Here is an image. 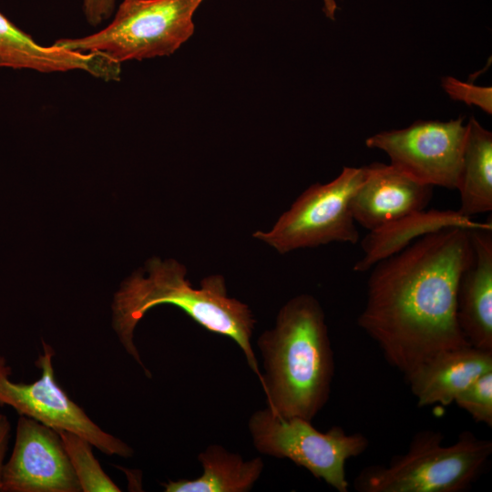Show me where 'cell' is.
<instances>
[{
	"label": "cell",
	"mask_w": 492,
	"mask_h": 492,
	"mask_svg": "<svg viewBox=\"0 0 492 492\" xmlns=\"http://www.w3.org/2000/svg\"><path fill=\"white\" fill-rule=\"evenodd\" d=\"M470 231L429 233L370 269L357 323L405 377L438 353L469 344L456 319V292L474 256Z\"/></svg>",
	"instance_id": "cell-1"
},
{
	"label": "cell",
	"mask_w": 492,
	"mask_h": 492,
	"mask_svg": "<svg viewBox=\"0 0 492 492\" xmlns=\"http://www.w3.org/2000/svg\"><path fill=\"white\" fill-rule=\"evenodd\" d=\"M267 407L282 417L312 421L329 399L333 352L319 301L299 294L280 309L274 326L257 340Z\"/></svg>",
	"instance_id": "cell-2"
},
{
	"label": "cell",
	"mask_w": 492,
	"mask_h": 492,
	"mask_svg": "<svg viewBox=\"0 0 492 492\" xmlns=\"http://www.w3.org/2000/svg\"><path fill=\"white\" fill-rule=\"evenodd\" d=\"M145 272L146 276L139 272L133 273L115 293L112 324L125 350L148 376L150 373L133 341L134 330L149 309L171 304L208 331L232 339L261 382V373L251 343L256 320L247 304L228 296L222 275L205 277L196 289L186 280L184 265L157 257L148 261Z\"/></svg>",
	"instance_id": "cell-3"
},
{
	"label": "cell",
	"mask_w": 492,
	"mask_h": 492,
	"mask_svg": "<svg viewBox=\"0 0 492 492\" xmlns=\"http://www.w3.org/2000/svg\"><path fill=\"white\" fill-rule=\"evenodd\" d=\"M441 432L418 431L407 450L386 465L364 467L355 477L359 492H463L481 474L492 455V442L470 431L443 445Z\"/></svg>",
	"instance_id": "cell-4"
},
{
	"label": "cell",
	"mask_w": 492,
	"mask_h": 492,
	"mask_svg": "<svg viewBox=\"0 0 492 492\" xmlns=\"http://www.w3.org/2000/svg\"><path fill=\"white\" fill-rule=\"evenodd\" d=\"M204 0H124L112 22L98 32L53 45L97 52L117 63L172 55L194 33L193 15Z\"/></svg>",
	"instance_id": "cell-5"
},
{
	"label": "cell",
	"mask_w": 492,
	"mask_h": 492,
	"mask_svg": "<svg viewBox=\"0 0 492 492\" xmlns=\"http://www.w3.org/2000/svg\"><path fill=\"white\" fill-rule=\"evenodd\" d=\"M248 428L260 453L291 460L338 492L349 488L346 461L363 454L369 446L361 433L346 434L340 426L321 432L312 421L282 417L268 407L251 415Z\"/></svg>",
	"instance_id": "cell-6"
},
{
	"label": "cell",
	"mask_w": 492,
	"mask_h": 492,
	"mask_svg": "<svg viewBox=\"0 0 492 492\" xmlns=\"http://www.w3.org/2000/svg\"><path fill=\"white\" fill-rule=\"evenodd\" d=\"M364 177L363 167H344L332 181L307 188L269 231L252 237L281 254L331 242L355 244L360 235L351 201Z\"/></svg>",
	"instance_id": "cell-7"
},
{
	"label": "cell",
	"mask_w": 492,
	"mask_h": 492,
	"mask_svg": "<svg viewBox=\"0 0 492 492\" xmlns=\"http://www.w3.org/2000/svg\"><path fill=\"white\" fill-rule=\"evenodd\" d=\"M42 344L44 353L35 363L41 370V377L30 384L12 381L11 368L5 358L0 356V405H9L19 415L33 418L56 431L76 433L106 455L132 456L134 451L127 443L96 425L60 387L52 364L55 351L46 343Z\"/></svg>",
	"instance_id": "cell-8"
},
{
	"label": "cell",
	"mask_w": 492,
	"mask_h": 492,
	"mask_svg": "<svg viewBox=\"0 0 492 492\" xmlns=\"http://www.w3.org/2000/svg\"><path fill=\"white\" fill-rule=\"evenodd\" d=\"M466 134L462 117L446 122L418 120L376 133L365 145L386 153L391 165L423 184L456 190Z\"/></svg>",
	"instance_id": "cell-9"
},
{
	"label": "cell",
	"mask_w": 492,
	"mask_h": 492,
	"mask_svg": "<svg viewBox=\"0 0 492 492\" xmlns=\"http://www.w3.org/2000/svg\"><path fill=\"white\" fill-rule=\"evenodd\" d=\"M1 491H82L56 430L19 415L13 453L3 467Z\"/></svg>",
	"instance_id": "cell-10"
},
{
	"label": "cell",
	"mask_w": 492,
	"mask_h": 492,
	"mask_svg": "<svg viewBox=\"0 0 492 492\" xmlns=\"http://www.w3.org/2000/svg\"><path fill=\"white\" fill-rule=\"evenodd\" d=\"M364 169V180L351 208L354 219L368 231L407 214L426 209L433 187L423 184L391 164L374 162Z\"/></svg>",
	"instance_id": "cell-11"
},
{
	"label": "cell",
	"mask_w": 492,
	"mask_h": 492,
	"mask_svg": "<svg viewBox=\"0 0 492 492\" xmlns=\"http://www.w3.org/2000/svg\"><path fill=\"white\" fill-rule=\"evenodd\" d=\"M0 67L42 73L83 70L105 81H118L120 64L97 52L81 53L55 45L43 46L0 13Z\"/></svg>",
	"instance_id": "cell-12"
},
{
	"label": "cell",
	"mask_w": 492,
	"mask_h": 492,
	"mask_svg": "<svg viewBox=\"0 0 492 492\" xmlns=\"http://www.w3.org/2000/svg\"><path fill=\"white\" fill-rule=\"evenodd\" d=\"M470 234L474 256L458 282L456 319L470 345L492 351V229Z\"/></svg>",
	"instance_id": "cell-13"
},
{
	"label": "cell",
	"mask_w": 492,
	"mask_h": 492,
	"mask_svg": "<svg viewBox=\"0 0 492 492\" xmlns=\"http://www.w3.org/2000/svg\"><path fill=\"white\" fill-rule=\"evenodd\" d=\"M488 371H492V351L466 344L438 353L405 378L418 406L448 405Z\"/></svg>",
	"instance_id": "cell-14"
},
{
	"label": "cell",
	"mask_w": 492,
	"mask_h": 492,
	"mask_svg": "<svg viewBox=\"0 0 492 492\" xmlns=\"http://www.w3.org/2000/svg\"><path fill=\"white\" fill-rule=\"evenodd\" d=\"M492 229L491 218L484 222L454 210H422L369 231L361 241L363 256L354 265L357 272H368L378 261L402 251L417 239L446 228Z\"/></svg>",
	"instance_id": "cell-15"
},
{
	"label": "cell",
	"mask_w": 492,
	"mask_h": 492,
	"mask_svg": "<svg viewBox=\"0 0 492 492\" xmlns=\"http://www.w3.org/2000/svg\"><path fill=\"white\" fill-rule=\"evenodd\" d=\"M202 475L195 479L162 483L166 492H247L263 470L261 457L244 460L220 445H209L198 455Z\"/></svg>",
	"instance_id": "cell-16"
},
{
	"label": "cell",
	"mask_w": 492,
	"mask_h": 492,
	"mask_svg": "<svg viewBox=\"0 0 492 492\" xmlns=\"http://www.w3.org/2000/svg\"><path fill=\"white\" fill-rule=\"evenodd\" d=\"M456 190L461 214L473 218L492 210V133L475 117L466 123Z\"/></svg>",
	"instance_id": "cell-17"
},
{
	"label": "cell",
	"mask_w": 492,
	"mask_h": 492,
	"mask_svg": "<svg viewBox=\"0 0 492 492\" xmlns=\"http://www.w3.org/2000/svg\"><path fill=\"white\" fill-rule=\"evenodd\" d=\"M84 492H119L120 488L103 471L92 452V444L81 436L57 431Z\"/></svg>",
	"instance_id": "cell-18"
},
{
	"label": "cell",
	"mask_w": 492,
	"mask_h": 492,
	"mask_svg": "<svg viewBox=\"0 0 492 492\" xmlns=\"http://www.w3.org/2000/svg\"><path fill=\"white\" fill-rule=\"evenodd\" d=\"M477 422L492 426V371H488L456 395L454 400Z\"/></svg>",
	"instance_id": "cell-19"
},
{
	"label": "cell",
	"mask_w": 492,
	"mask_h": 492,
	"mask_svg": "<svg viewBox=\"0 0 492 492\" xmlns=\"http://www.w3.org/2000/svg\"><path fill=\"white\" fill-rule=\"evenodd\" d=\"M442 87L454 100L477 105L487 114L492 112L491 87H477L459 81L452 77L442 79Z\"/></svg>",
	"instance_id": "cell-20"
},
{
	"label": "cell",
	"mask_w": 492,
	"mask_h": 492,
	"mask_svg": "<svg viewBox=\"0 0 492 492\" xmlns=\"http://www.w3.org/2000/svg\"><path fill=\"white\" fill-rule=\"evenodd\" d=\"M116 0H83V13L92 26L109 18L115 9Z\"/></svg>",
	"instance_id": "cell-21"
},
{
	"label": "cell",
	"mask_w": 492,
	"mask_h": 492,
	"mask_svg": "<svg viewBox=\"0 0 492 492\" xmlns=\"http://www.w3.org/2000/svg\"><path fill=\"white\" fill-rule=\"evenodd\" d=\"M10 423L5 415L0 414V491L2 489V473L4 458L7 449Z\"/></svg>",
	"instance_id": "cell-22"
},
{
	"label": "cell",
	"mask_w": 492,
	"mask_h": 492,
	"mask_svg": "<svg viewBox=\"0 0 492 492\" xmlns=\"http://www.w3.org/2000/svg\"><path fill=\"white\" fill-rule=\"evenodd\" d=\"M323 11L325 15L332 20H334L335 13L337 10V4L335 0H323Z\"/></svg>",
	"instance_id": "cell-23"
}]
</instances>
